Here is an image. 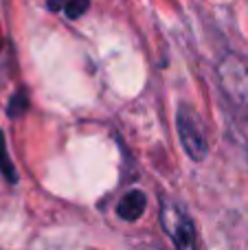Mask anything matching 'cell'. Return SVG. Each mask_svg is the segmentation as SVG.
Listing matches in <instances>:
<instances>
[{
    "label": "cell",
    "mask_w": 248,
    "mask_h": 250,
    "mask_svg": "<svg viewBox=\"0 0 248 250\" xmlns=\"http://www.w3.org/2000/svg\"><path fill=\"white\" fill-rule=\"evenodd\" d=\"M88 7H90V0H66L64 2V11L70 20L83 16V13L88 11Z\"/></svg>",
    "instance_id": "obj_6"
},
{
    "label": "cell",
    "mask_w": 248,
    "mask_h": 250,
    "mask_svg": "<svg viewBox=\"0 0 248 250\" xmlns=\"http://www.w3.org/2000/svg\"><path fill=\"white\" fill-rule=\"evenodd\" d=\"M218 73L220 83L233 105L248 114V62L237 55H228L220 64Z\"/></svg>",
    "instance_id": "obj_1"
},
{
    "label": "cell",
    "mask_w": 248,
    "mask_h": 250,
    "mask_svg": "<svg viewBox=\"0 0 248 250\" xmlns=\"http://www.w3.org/2000/svg\"><path fill=\"white\" fill-rule=\"evenodd\" d=\"M176 127H178V136L183 143V149L187 156L196 163L205 160L207 151H209V143H207V132L202 125L200 117L193 112L189 105H180L178 114H176Z\"/></svg>",
    "instance_id": "obj_2"
},
{
    "label": "cell",
    "mask_w": 248,
    "mask_h": 250,
    "mask_svg": "<svg viewBox=\"0 0 248 250\" xmlns=\"http://www.w3.org/2000/svg\"><path fill=\"white\" fill-rule=\"evenodd\" d=\"M46 2H48V7L57 11V9H64V2H66V0H46Z\"/></svg>",
    "instance_id": "obj_8"
},
{
    "label": "cell",
    "mask_w": 248,
    "mask_h": 250,
    "mask_svg": "<svg viewBox=\"0 0 248 250\" xmlns=\"http://www.w3.org/2000/svg\"><path fill=\"white\" fill-rule=\"evenodd\" d=\"M145 207H147V198H145V193L139 191V189H132L119 200L117 215L125 222H136L141 215H143Z\"/></svg>",
    "instance_id": "obj_4"
},
{
    "label": "cell",
    "mask_w": 248,
    "mask_h": 250,
    "mask_svg": "<svg viewBox=\"0 0 248 250\" xmlns=\"http://www.w3.org/2000/svg\"><path fill=\"white\" fill-rule=\"evenodd\" d=\"M0 173L7 178L9 182H16L18 176H16V169L11 165V158L7 154V145H4V134L0 132Z\"/></svg>",
    "instance_id": "obj_5"
},
{
    "label": "cell",
    "mask_w": 248,
    "mask_h": 250,
    "mask_svg": "<svg viewBox=\"0 0 248 250\" xmlns=\"http://www.w3.org/2000/svg\"><path fill=\"white\" fill-rule=\"evenodd\" d=\"M26 105H29V101H26V95L24 92H16V95L11 97V101H9V117L16 119L18 114H22L26 110Z\"/></svg>",
    "instance_id": "obj_7"
},
{
    "label": "cell",
    "mask_w": 248,
    "mask_h": 250,
    "mask_svg": "<svg viewBox=\"0 0 248 250\" xmlns=\"http://www.w3.org/2000/svg\"><path fill=\"white\" fill-rule=\"evenodd\" d=\"M161 224L163 230L167 233V237L171 239L176 248H196L198 237L196 229H193L189 215L174 202H165L161 211Z\"/></svg>",
    "instance_id": "obj_3"
}]
</instances>
